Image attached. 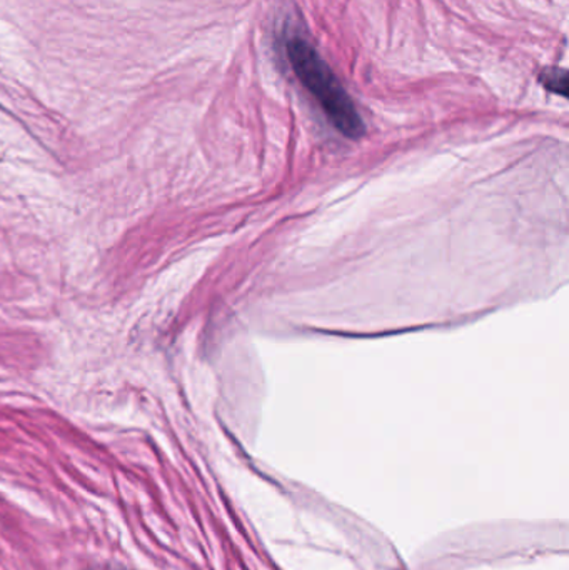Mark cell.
<instances>
[{"instance_id": "1", "label": "cell", "mask_w": 569, "mask_h": 570, "mask_svg": "<svg viewBox=\"0 0 569 570\" xmlns=\"http://www.w3.org/2000/svg\"><path fill=\"white\" fill-rule=\"evenodd\" d=\"M286 56L297 79L317 100L331 124L343 136L360 139L364 134L363 119L350 94L313 43L306 37H290L286 40Z\"/></svg>"}, {"instance_id": "2", "label": "cell", "mask_w": 569, "mask_h": 570, "mask_svg": "<svg viewBox=\"0 0 569 570\" xmlns=\"http://www.w3.org/2000/svg\"><path fill=\"white\" fill-rule=\"evenodd\" d=\"M541 83L551 92L567 96L568 92V73L563 69H548L540 76Z\"/></svg>"}, {"instance_id": "3", "label": "cell", "mask_w": 569, "mask_h": 570, "mask_svg": "<svg viewBox=\"0 0 569 570\" xmlns=\"http://www.w3.org/2000/svg\"><path fill=\"white\" fill-rule=\"evenodd\" d=\"M109 570H127V569L117 568V569H109Z\"/></svg>"}]
</instances>
